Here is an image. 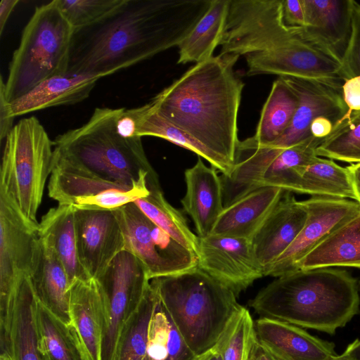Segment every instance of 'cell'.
<instances>
[{"label": "cell", "instance_id": "obj_18", "mask_svg": "<svg viewBox=\"0 0 360 360\" xmlns=\"http://www.w3.org/2000/svg\"><path fill=\"white\" fill-rule=\"evenodd\" d=\"M184 177L186 191L181 200L184 210L193 220L198 236H207L224 208L221 176L198 156L196 163L185 170Z\"/></svg>", "mask_w": 360, "mask_h": 360}, {"label": "cell", "instance_id": "obj_7", "mask_svg": "<svg viewBox=\"0 0 360 360\" xmlns=\"http://www.w3.org/2000/svg\"><path fill=\"white\" fill-rule=\"evenodd\" d=\"M0 169V193L27 220L39 224L37 213L53 169L54 143L39 120L24 118L6 137Z\"/></svg>", "mask_w": 360, "mask_h": 360}, {"label": "cell", "instance_id": "obj_40", "mask_svg": "<svg viewBox=\"0 0 360 360\" xmlns=\"http://www.w3.org/2000/svg\"><path fill=\"white\" fill-rule=\"evenodd\" d=\"M282 16L288 27H304L305 14L302 0H282Z\"/></svg>", "mask_w": 360, "mask_h": 360}, {"label": "cell", "instance_id": "obj_8", "mask_svg": "<svg viewBox=\"0 0 360 360\" xmlns=\"http://www.w3.org/2000/svg\"><path fill=\"white\" fill-rule=\"evenodd\" d=\"M248 76L276 75L345 82L341 62L315 42L304 27H292L290 33L269 48L245 56Z\"/></svg>", "mask_w": 360, "mask_h": 360}, {"label": "cell", "instance_id": "obj_19", "mask_svg": "<svg viewBox=\"0 0 360 360\" xmlns=\"http://www.w3.org/2000/svg\"><path fill=\"white\" fill-rule=\"evenodd\" d=\"M29 277L37 300L57 318L72 323L68 276L57 255L39 235Z\"/></svg>", "mask_w": 360, "mask_h": 360}, {"label": "cell", "instance_id": "obj_1", "mask_svg": "<svg viewBox=\"0 0 360 360\" xmlns=\"http://www.w3.org/2000/svg\"><path fill=\"white\" fill-rule=\"evenodd\" d=\"M212 0H122L74 30L67 74L103 77L178 46Z\"/></svg>", "mask_w": 360, "mask_h": 360}, {"label": "cell", "instance_id": "obj_30", "mask_svg": "<svg viewBox=\"0 0 360 360\" xmlns=\"http://www.w3.org/2000/svg\"><path fill=\"white\" fill-rule=\"evenodd\" d=\"M298 105L297 94L278 77L263 106L255 134L251 136L255 143L267 146L277 140L290 125Z\"/></svg>", "mask_w": 360, "mask_h": 360}, {"label": "cell", "instance_id": "obj_43", "mask_svg": "<svg viewBox=\"0 0 360 360\" xmlns=\"http://www.w3.org/2000/svg\"><path fill=\"white\" fill-rule=\"evenodd\" d=\"M334 127L333 122L323 116L315 118L310 126L311 134L317 139H325L332 131Z\"/></svg>", "mask_w": 360, "mask_h": 360}, {"label": "cell", "instance_id": "obj_32", "mask_svg": "<svg viewBox=\"0 0 360 360\" xmlns=\"http://www.w3.org/2000/svg\"><path fill=\"white\" fill-rule=\"evenodd\" d=\"M299 193L356 201L349 171L333 160L316 156L306 167Z\"/></svg>", "mask_w": 360, "mask_h": 360}, {"label": "cell", "instance_id": "obj_27", "mask_svg": "<svg viewBox=\"0 0 360 360\" xmlns=\"http://www.w3.org/2000/svg\"><path fill=\"white\" fill-rule=\"evenodd\" d=\"M35 315L39 346L46 360H89L72 323L57 318L37 300Z\"/></svg>", "mask_w": 360, "mask_h": 360}, {"label": "cell", "instance_id": "obj_13", "mask_svg": "<svg viewBox=\"0 0 360 360\" xmlns=\"http://www.w3.org/2000/svg\"><path fill=\"white\" fill-rule=\"evenodd\" d=\"M282 77L297 94L299 105L288 127L277 140L267 146L280 150L292 147L312 136L310 126L315 118L326 117L335 126L349 111L342 96L344 82Z\"/></svg>", "mask_w": 360, "mask_h": 360}, {"label": "cell", "instance_id": "obj_49", "mask_svg": "<svg viewBox=\"0 0 360 360\" xmlns=\"http://www.w3.org/2000/svg\"><path fill=\"white\" fill-rule=\"evenodd\" d=\"M328 360H355V359H353L352 357H351L350 356L342 353L340 355L337 354Z\"/></svg>", "mask_w": 360, "mask_h": 360}, {"label": "cell", "instance_id": "obj_25", "mask_svg": "<svg viewBox=\"0 0 360 360\" xmlns=\"http://www.w3.org/2000/svg\"><path fill=\"white\" fill-rule=\"evenodd\" d=\"M36 304L30 277L26 276L17 286L11 311L8 354L13 360H46L39 346Z\"/></svg>", "mask_w": 360, "mask_h": 360}, {"label": "cell", "instance_id": "obj_10", "mask_svg": "<svg viewBox=\"0 0 360 360\" xmlns=\"http://www.w3.org/2000/svg\"><path fill=\"white\" fill-rule=\"evenodd\" d=\"M38 224L29 221L0 193V338L9 335L14 296L22 278L30 275Z\"/></svg>", "mask_w": 360, "mask_h": 360}, {"label": "cell", "instance_id": "obj_28", "mask_svg": "<svg viewBox=\"0 0 360 360\" xmlns=\"http://www.w3.org/2000/svg\"><path fill=\"white\" fill-rule=\"evenodd\" d=\"M230 0H212L209 8L179 44L178 64L195 63L213 56L219 46L228 15Z\"/></svg>", "mask_w": 360, "mask_h": 360}, {"label": "cell", "instance_id": "obj_3", "mask_svg": "<svg viewBox=\"0 0 360 360\" xmlns=\"http://www.w3.org/2000/svg\"><path fill=\"white\" fill-rule=\"evenodd\" d=\"M277 278L250 302L261 317L334 335L360 312L356 281L345 270L300 269Z\"/></svg>", "mask_w": 360, "mask_h": 360}, {"label": "cell", "instance_id": "obj_2", "mask_svg": "<svg viewBox=\"0 0 360 360\" xmlns=\"http://www.w3.org/2000/svg\"><path fill=\"white\" fill-rule=\"evenodd\" d=\"M239 56H212L195 63L151 101L165 119L179 127L213 157L215 169L233 170L238 115L245 86L233 67Z\"/></svg>", "mask_w": 360, "mask_h": 360}, {"label": "cell", "instance_id": "obj_26", "mask_svg": "<svg viewBox=\"0 0 360 360\" xmlns=\"http://www.w3.org/2000/svg\"><path fill=\"white\" fill-rule=\"evenodd\" d=\"M336 266L360 269V213L311 250L295 271Z\"/></svg>", "mask_w": 360, "mask_h": 360}, {"label": "cell", "instance_id": "obj_33", "mask_svg": "<svg viewBox=\"0 0 360 360\" xmlns=\"http://www.w3.org/2000/svg\"><path fill=\"white\" fill-rule=\"evenodd\" d=\"M149 193L134 203L153 223L197 256L198 236L190 229L181 213L165 198L160 186L149 188Z\"/></svg>", "mask_w": 360, "mask_h": 360}, {"label": "cell", "instance_id": "obj_31", "mask_svg": "<svg viewBox=\"0 0 360 360\" xmlns=\"http://www.w3.org/2000/svg\"><path fill=\"white\" fill-rule=\"evenodd\" d=\"M155 293L145 360H193L195 355L187 345L156 291Z\"/></svg>", "mask_w": 360, "mask_h": 360}, {"label": "cell", "instance_id": "obj_29", "mask_svg": "<svg viewBox=\"0 0 360 360\" xmlns=\"http://www.w3.org/2000/svg\"><path fill=\"white\" fill-rule=\"evenodd\" d=\"M323 139L312 136L283 150L265 170L259 183V188L275 187L286 192L299 193L304 172L317 156L316 148Z\"/></svg>", "mask_w": 360, "mask_h": 360}, {"label": "cell", "instance_id": "obj_50", "mask_svg": "<svg viewBox=\"0 0 360 360\" xmlns=\"http://www.w3.org/2000/svg\"><path fill=\"white\" fill-rule=\"evenodd\" d=\"M0 360H13L10 354L6 352L0 353Z\"/></svg>", "mask_w": 360, "mask_h": 360}, {"label": "cell", "instance_id": "obj_15", "mask_svg": "<svg viewBox=\"0 0 360 360\" xmlns=\"http://www.w3.org/2000/svg\"><path fill=\"white\" fill-rule=\"evenodd\" d=\"M75 229L79 261L90 278L96 279L125 249L119 220L113 210L75 208Z\"/></svg>", "mask_w": 360, "mask_h": 360}, {"label": "cell", "instance_id": "obj_20", "mask_svg": "<svg viewBox=\"0 0 360 360\" xmlns=\"http://www.w3.org/2000/svg\"><path fill=\"white\" fill-rule=\"evenodd\" d=\"M307 34L340 62L352 33L353 0H302Z\"/></svg>", "mask_w": 360, "mask_h": 360}, {"label": "cell", "instance_id": "obj_6", "mask_svg": "<svg viewBox=\"0 0 360 360\" xmlns=\"http://www.w3.org/2000/svg\"><path fill=\"white\" fill-rule=\"evenodd\" d=\"M73 32L56 0L35 8L13 52L6 81L0 78L9 103L44 80L67 74Z\"/></svg>", "mask_w": 360, "mask_h": 360}, {"label": "cell", "instance_id": "obj_39", "mask_svg": "<svg viewBox=\"0 0 360 360\" xmlns=\"http://www.w3.org/2000/svg\"><path fill=\"white\" fill-rule=\"evenodd\" d=\"M341 64L346 80L360 76V4L354 0L352 1V33Z\"/></svg>", "mask_w": 360, "mask_h": 360}, {"label": "cell", "instance_id": "obj_12", "mask_svg": "<svg viewBox=\"0 0 360 360\" xmlns=\"http://www.w3.org/2000/svg\"><path fill=\"white\" fill-rule=\"evenodd\" d=\"M303 202L308 212L304 226L264 276L278 277L295 271L297 264L311 250L360 213L359 203L353 200L311 196Z\"/></svg>", "mask_w": 360, "mask_h": 360}, {"label": "cell", "instance_id": "obj_46", "mask_svg": "<svg viewBox=\"0 0 360 360\" xmlns=\"http://www.w3.org/2000/svg\"><path fill=\"white\" fill-rule=\"evenodd\" d=\"M250 360H280L265 347H264L258 340L255 343L252 349Z\"/></svg>", "mask_w": 360, "mask_h": 360}, {"label": "cell", "instance_id": "obj_5", "mask_svg": "<svg viewBox=\"0 0 360 360\" xmlns=\"http://www.w3.org/2000/svg\"><path fill=\"white\" fill-rule=\"evenodd\" d=\"M150 283L195 356L215 345L241 307L231 290L198 266Z\"/></svg>", "mask_w": 360, "mask_h": 360}, {"label": "cell", "instance_id": "obj_4", "mask_svg": "<svg viewBox=\"0 0 360 360\" xmlns=\"http://www.w3.org/2000/svg\"><path fill=\"white\" fill-rule=\"evenodd\" d=\"M120 111L96 108L84 124L56 137L53 165L133 187L159 182L141 137L125 138L118 133Z\"/></svg>", "mask_w": 360, "mask_h": 360}, {"label": "cell", "instance_id": "obj_14", "mask_svg": "<svg viewBox=\"0 0 360 360\" xmlns=\"http://www.w3.org/2000/svg\"><path fill=\"white\" fill-rule=\"evenodd\" d=\"M198 266L238 297L264 276L250 240L224 235L198 237Z\"/></svg>", "mask_w": 360, "mask_h": 360}, {"label": "cell", "instance_id": "obj_48", "mask_svg": "<svg viewBox=\"0 0 360 360\" xmlns=\"http://www.w3.org/2000/svg\"><path fill=\"white\" fill-rule=\"evenodd\" d=\"M343 353L355 360H360V339H356L350 343Z\"/></svg>", "mask_w": 360, "mask_h": 360}, {"label": "cell", "instance_id": "obj_22", "mask_svg": "<svg viewBox=\"0 0 360 360\" xmlns=\"http://www.w3.org/2000/svg\"><path fill=\"white\" fill-rule=\"evenodd\" d=\"M284 192L278 188L262 187L224 207L211 234L251 240Z\"/></svg>", "mask_w": 360, "mask_h": 360}, {"label": "cell", "instance_id": "obj_47", "mask_svg": "<svg viewBox=\"0 0 360 360\" xmlns=\"http://www.w3.org/2000/svg\"><path fill=\"white\" fill-rule=\"evenodd\" d=\"M193 360H223V358L219 351L213 347L202 354L195 356Z\"/></svg>", "mask_w": 360, "mask_h": 360}, {"label": "cell", "instance_id": "obj_45", "mask_svg": "<svg viewBox=\"0 0 360 360\" xmlns=\"http://www.w3.org/2000/svg\"><path fill=\"white\" fill-rule=\"evenodd\" d=\"M347 168L350 175L356 201L360 205V163L350 164Z\"/></svg>", "mask_w": 360, "mask_h": 360}, {"label": "cell", "instance_id": "obj_38", "mask_svg": "<svg viewBox=\"0 0 360 360\" xmlns=\"http://www.w3.org/2000/svg\"><path fill=\"white\" fill-rule=\"evenodd\" d=\"M122 0H56L74 30L93 25L111 12Z\"/></svg>", "mask_w": 360, "mask_h": 360}, {"label": "cell", "instance_id": "obj_42", "mask_svg": "<svg viewBox=\"0 0 360 360\" xmlns=\"http://www.w3.org/2000/svg\"><path fill=\"white\" fill-rule=\"evenodd\" d=\"M14 117H13L11 104L6 100L4 91L0 88V138L1 141L6 139L11 131L13 125Z\"/></svg>", "mask_w": 360, "mask_h": 360}, {"label": "cell", "instance_id": "obj_9", "mask_svg": "<svg viewBox=\"0 0 360 360\" xmlns=\"http://www.w3.org/2000/svg\"><path fill=\"white\" fill-rule=\"evenodd\" d=\"M96 280L104 308L101 360H112L121 330L140 305L150 279L143 263L124 249Z\"/></svg>", "mask_w": 360, "mask_h": 360}, {"label": "cell", "instance_id": "obj_41", "mask_svg": "<svg viewBox=\"0 0 360 360\" xmlns=\"http://www.w3.org/2000/svg\"><path fill=\"white\" fill-rule=\"evenodd\" d=\"M342 96L349 110H360V76L345 81Z\"/></svg>", "mask_w": 360, "mask_h": 360}, {"label": "cell", "instance_id": "obj_23", "mask_svg": "<svg viewBox=\"0 0 360 360\" xmlns=\"http://www.w3.org/2000/svg\"><path fill=\"white\" fill-rule=\"evenodd\" d=\"M100 77L62 75L43 81L30 91L10 103L13 117L59 106L72 105L89 97Z\"/></svg>", "mask_w": 360, "mask_h": 360}, {"label": "cell", "instance_id": "obj_34", "mask_svg": "<svg viewBox=\"0 0 360 360\" xmlns=\"http://www.w3.org/2000/svg\"><path fill=\"white\" fill-rule=\"evenodd\" d=\"M155 299V291L149 283L140 305L121 330L112 360H145Z\"/></svg>", "mask_w": 360, "mask_h": 360}, {"label": "cell", "instance_id": "obj_17", "mask_svg": "<svg viewBox=\"0 0 360 360\" xmlns=\"http://www.w3.org/2000/svg\"><path fill=\"white\" fill-rule=\"evenodd\" d=\"M255 328L258 342L280 360H328L337 355L333 342L285 321L260 317Z\"/></svg>", "mask_w": 360, "mask_h": 360}, {"label": "cell", "instance_id": "obj_24", "mask_svg": "<svg viewBox=\"0 0 360 360\" xmlns=\"http://www.w3.org/2000/svg\"><path fill=\"white\" fill-rule=\"evenodd\" d=\"M38 235L53 250L61 261L70 285L76 280L91 279L78 256L75 207L58 205L49 209L38 224Z\"/></svg>", "mask_w": 360, "mask_h": 360}, {"label": "cell", "instance_id": "obj_37", "mask_svg": "<svg viewBox=\"0 0 360 360\" xmlns=\"http://www.w3.org/2000/svg\"><path fill=\"white\" fill-rule=\"evenodd\" d=\"M257 341L255 322L248 309L241 306L214 347L223 360H250Z\"/></svg>", "mask_w": 360, "mask_h": 360}, {"label": "cell", "instance_id": "obj_11", "mask_svg": "<svg viewBox=\"0 0 360 360\" xmlns=\"http://www.w3.org/2000/svg\"><path fill=\"white\" fill-rule=\"evenodd\" d=\"M113 210L124 236L125 250L143 263L150 281L198 266L195 252L153 223L134 202Z\"/></svg>", "mask_w": 360, "mask_h": 360}, {"label": "cell", "instance_id": "obj_36", "mask_svg": "<svg viewBox=\"0 0 360 360\" xmlns=\"http://www.w3.org/2000/svg\"><path fill=\"white\" fill-rule=\"evenodd\" d=\"M136 134L141 138L155 136L164 139L196 153L198 156L205 159L212 167H216L212 155L188 134L160 115L151 101L139 107Z\"/></svg>", "mask_w": 360, "mask_h": 360}, {"label": "cell", "instance_id": "obj_44", "mask_svg": "<svg viewBox=\"0 0 360 360\" xmlns=\"http://www.w3.org/2000/svg\"><path fill=\"white\" fill-rule=\"evenodd\" d=\"M19 3L18 0H1L0 3V34L2 35L12 11Z\"/></svg>", "mask_w": 360, "mask_h": 360}, {"label": "cell", "instance_id": "obj_35", "mask_svg": "<svg viewBox=\"0 0 360 360\" xmlns=\"http://www.w3.org/2000/svg\"><path fill=\"white\" fill-rule=\"evenodd\" d=\"M316 153L319 157L360 163V110H349L317 147Z\"/></svg>", "mask_w": 360, "mask_h": 360}, {"label": "cell", "instance_id": "obj_21", "mask_svg": "<svg viewBox=\"0 0 360 360\" xmlns=\"http://www.w3.org/2000/svg\"><path fill=\"white\" fill-rule=\"evenodd\" d=\"M69 311L89 360H101L104 308L96 279L76 280L71 284Z\"/></svg>", "mask_w": 360, "mask_h": 360}, {"label": "cell", "instance_id": "obj_16", "mask_svg": "<svg viewBox=\"0 0 360 360\" xmlns=\"http://www.w3.org/2000/svg\"><path fill=\"white\" fill-rule=\"evenodd\" d=\"M302 201L285 191L251 239L256 259L264 272L292 243L307 219Z\"/></svg>", "mask_w": 360, "mask_h": 360}]
</instances>
